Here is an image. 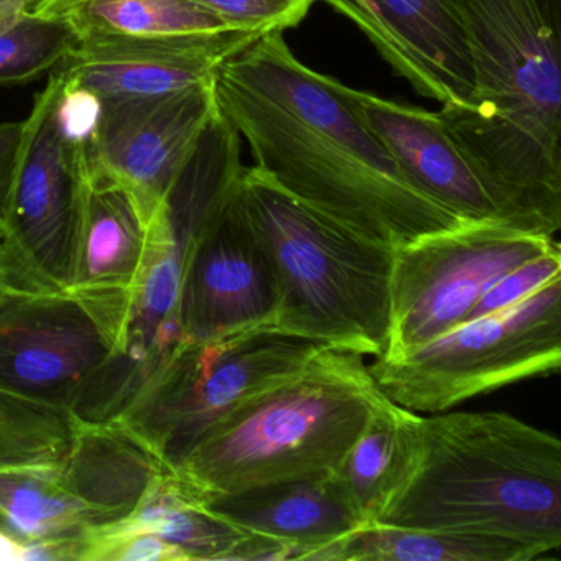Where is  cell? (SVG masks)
<instances>
[{
  "instance_id": "cell-20",
  "label": "cell",
  "mask_w": 561,
  "mask_h": 561,
  "mask_svg": "<svg viewBox=\"0 0 561 561\" xmlns=\"http://www.w3.org/2000/svg\"><path fill=\"white\" fill-rule=\"evenodd\" d=\"M106 527L159 535L182 548L190 561H267L274 550L271 541L209 512L170 471L157 479L127 517Z\"/></svg>"
},
{
  "instance_id": "cell-19",
  "label": "cell",
  "mask_w": 561,
  "mask_h": 561,
  "mask_svg": "<svg viewBox=\"0 0 561 561\" xmlns=\"http://www.w3.org/2000/svg\"><path fill=\"white\" fill-rule=\"evenodd\" d=\"M420 446V413L383 397L334 471L360 527L380 520L412 474Z\"/></svg>"
},
{
  "instance_id": "cell-12",
  "label": "cell",
  "mask_w": 561,
  "mask_h": 561,
  "mask_svg": "<svg viewBox=\"0 0 561 561\" xmlns=\"http://www.w3.org/2000/svg\"><path fill=\"white\" fill-rule=\"evenodd\" d=\"M101 103L91 159L129 193L149 228L218 114L213 80L176 93L110 98Z\"/></svg>"
},
{
  "instance_id": "cell-34",
  "label": "cell",
  "mask_w": 561,
  "mask_h": 561,
  "mask_svg": "<svg viewBox=\"0 0 561 561\" xmlns=\"http://www.w3.org/2000/svg\"><path fill=\"white\" fill-rule=\"evenodd\" d=\"M11 295V291L5 287L4 280H2V275H0V308L4 307L5 301H8Z\"/></svg>"
},
{
  "instance_id": "cell-18",
  "label": "cell",
  "mask_w": 561,
  "mask_h": 561,
  "mask_svg": "<svg viewBox=\"0 0 561 561\" xmlns=\"http://www.w3.org/2000/svg\"><path fill=\"white\" fill-rule=\"evenodd\" d=\"M71 425L70 449L61 459L65 478L93 515L94 528L116 524L142 502L169 469L117 426L75 420Z\"/></svg>"
},
{
  "instance_id": "cell-28",
  "label": "cell",
  "mask_w": 561,
  "mask_h": 561,
  "mask_svg": "<svg viewBox=\"0 0 561 561\" xmlns=\"http://www.w3.org/2000/svg\"><path fill=\"white\" fill-rule=\"evenodd\" d=\"M558 277H561V249L557 244L497 278L476 301L465 321L505 310Z\"/></svg>"
},
{
  "instance_id": "cell-6",
  "label": "cell",
  "mask_w": 561,
  "mask_h": 561,
  "mask_svg": "<svg viewBox=\"0 0 561 561\" xmlns=\"http://www.w3.org/2000/svg\"><path fill=\"white\" fill-rule=\"evenodd\" d=\"M561 366V277L505 310L465 321L397 356H377L370 376L393 402L442 413Z\"/></svg>"
},
{
  "instance_id": "cell-21",
  "label": "cell",
  "mask_w": 561,
  "mask_h": 561,
  "mask_svg": "<svg viewBox=\"0 0 561 561\" xmlns=\"http://www.w3.org/2000/svg\"><path fill=\"white\" fill-rule=\"evenodd\" d=\"M535 548L507 538L399 525H364L310 554V561H530Z\"/></svg>"
},
{
  "instance_id": "cell-5",
  "label": "cell",
  "mask_w": 561,
  "mask_h": 561,
  "mask_svg": "<svg viewBox=\"0 0 561 561\" xmlns=\"http://www.w3.org/2000/svg\"><path fill=\"white\" fill-rule=\"evenodd\" d=\"M239 195L277 275L267 331L380 356L389 343L393 252L364 241L244 167Z\"/></svg>"
},
{
  "instance_id": "cell-15",
  "label": "cell",
  "mask_w": 561,
  "mask_h": 561,
  "mask_svg": "<svg viewBox=\"0 0 561 561\" xmlns=\"http://www.w3.org/2000/svg\"><path fill=\"white\" fill-rule=\"evenodd\" d=\"M351 96L366 123L426 195L465 221L528 231L514 206L466 156L438 114L363 91L351 90Z\"/></svg>"
},
{
  "instance_id": "cell-30",
  "label": "cell",
  "mask_w": 561,
  "mask_h": 561,
  "mask_svg": "<svg viewBox=\"0 0 561 561\" xmlns=\"http://www.w3.org/2000/svg\"><path fill=\"white\" fill-rule=\"evenodd\" d=\"M24 139L25 121L0 124V239L4 236L11 213Z\"/></svg>"
},
{
  "instance_id": "cell-14",
  "label": "cell",
  "mask_w": 561,
  "mask_h": 561,
  "mask_svg": "<svg viewBox=\"0 0 561 561\" xmlns=\"http://www.w3.org/2000/svg\"><path fill=\"white\" fill-rule=\"evenodd\" d=\"M341 14L367 35L383 60L442 113L476 101L474 68L451 0H346Z\"/></svg>"
},
{
  "instance_id": "cell-8",
  "label": "cell",
  "mask_w": 561,
  "mask_h": 561,
  "mask_svg": "<svg viewBox=\"0 0 561 561\" xmlns=\"http://www.w3.org/2000/svg\"><path fill=\"white\" fill-rule=\"evenodd\" d=\"M129 291L14 295L0 308V393L70 415L119 346Z\"/></svg>"
},
{
  "instance_id": "cell-25",
  "label": "cell",
  "mask_w": 561,
  "mask_h": 561,
  "mask_svg": "<svg viewBox=\"0 0 561 561\" xmlns=\"http://www.w3.org/2000/svg\"><path fill=\"white\" fill-rule=\"evenodd\" d=\"M71 435L70 416L0 393V465L60 461Z\"/></svg>"
},
{
  "instance_id": "cell-26",
  "label": "cell",
  "mask_w": 561,
  "mask_h": 561,
  "mask_svg": "<svg viewBox=\"0 0 561 561\" xmlns=\"http://www.w3.org/2000/svg\"><path fill=\"white\" fill-rule=\"evenodd\" d=\"M80 561H190L188 554L150 531L91 528L81 535Z\"/></svg>"
},
{
  "instance_id": "cell-1",
  "label": "cell",
  "mask_w": 561,
  "mask_h": 561,
  "mask_svg": "<svg viewBox=\"0 0 561 561\" xmlns=\"http://www.w3.org/2000/svg\"><path fill=\"white\" fill-rule=\"evenodd\" d=\"M219 114L278 188L396 252L469 225L426 195L357 110L351 88L305 67L284 32L261 35L213 75Z\"/></svg>"
},
{
  "instance_id": "cell-9",
  "label": "cell",
  "mask_w": 561,
  "mask_h": 561,
  "mask_svg": "<svg viewBox=\"0 0 561 561\" xmlns=\"http://www.w3.org/2000/svg\"><path fill=\"white\" fill-rule=\"evenodd\" d=\"M64 75L54 70L25 119L24 152L0 239V275L14 295L70 290L81 219L80 147L58 127Z\"/></svg>"
},
{
  "instance_id": "cell-22",
  "label": "cell",
  "mask_w": 561,
  "mask_h": 561,
  "mask_svg": "<svg viewBox=\"0 0 561 561\" xmlns=\"http://www.w3.org/2000/svg\"><path fill=\"white\" fill-rule=\"evenodd\" d=\"M0 527L24 541L78 537L94 518L65 478L60 461L0 465Z\"/></svg>"
},
{
  "instance_id": "cell-2",
  "label": "cell",
  "mask_w": 561,
  "mask_h": 561,
  "mask_svg": "<svg viewBox=\"0 0 561 561\" xmlns=\"http://www.w3.org/2000/svg\"><path fill=\"white\" fill-rule=\"evenodd\" d=\"M474 68L466 113L436 111L528 231L561 228V0H451Z\"/></svg>"
},
{
  "instance_id": "cell-3",
  "label": "cell",
  "mask_w": 561,
  "mask_h": 561,
  "mask_svg": "<svg viewBox=\"0 0 561 561\" xmlns=\"http://www.w3.org/2000/svg\"><path fill=\"white\" fill-rule=\"evenodd\" d=\"M377 524L561 545V443L504 412L422 416L412 474Z\"/></svg>"
},
{
  "instance_id": "cell-23",
  "label": "cell",
  "mask_w": 561,
  "mask_h": 561,
  "mask_svg": "<svg viewBox=\"0 0 561 561\" xmlns=\"http://www.w3.org/2000/svg\"><path fill=\"white\" fill-rule=\"evenodd\" d=\"M51 15L65 19L80 38L88 34L160 37L236 31L193 0H67Z\"/></svg>"
},
{
  "instance_id": "cell-11",
  "label": "cell",
  "mask_w": 561,
  "mask_h": 561,
  "mask_svg": "<svg viewBox=\"0 0 561 561\" xmlns=\"http://www.w3.org/2000/svg\"><path fill=\"white\" fill-rule=\"evenodd\" d=\"M278 300L274 264L245 213L238 183L186 261L179 305L183 340L267 331Z\"/></svg>"
},
{
  "instance_id": "cell-33",
  "label": "cell",
  "mask_w": 561,
  "mask_h": 561,
  "mask_svg": "<svg viewBox=\"0 0 561 561\" xmlns=\"http://www.w3.org/2000/svg\"><path fill=\"white\" fill-rule=\"evenodd\" d=\"M67 0H24L25 12L34 15H51L57 12Z\"/></svg>"
},
{
  "instance_id": "cell-7",
  "label": "cell",
  "mask_w": 561,
  "mask_h": 561,
  "mask_svg": "<svg viewBox=\"0 0 561 561\" xmlns=\"http://www.w3.org/2000/svg\"><path fill=\"white\" fill-rule=\"evenodd\" d=\"M323 347L261 330L185 343L111 425L170 469L206 430L304 369Z\"/></svg>"
},
{
  "instance_id": "cell-17",
  "label": "cell",
  "mask_w": 561,
  "mask_h": 561,
  "mask_svg": "<svg viewBox=\"0 0 561 561\" xmlns=\"http://www.w3.org/2000/svg\"><path fill=\"white\" fill-rule=\"evenodd\" d=\"M81 219L75 291H129L142 264L147 222L129 193L80 147Z\"/></svg>"
},
{
  "instance_id": "cell-31",
  "label": "cell",
  "mask_w": 561,
  "mask_h": 561,
  "mask_svg": "<svg viewBox=\"0 0 561 561\" xmlns=\"http://www.w3.org/2000/svg\"><path fill=\"white\" fill-rule=\"evenodd\" d=\"M25 541L0 527V561H24Z\"/></svg>"
},
{
  "instance_id": "cell-32",
  "label": "cell",
  "mask_w": 561,
  "mask_h": 561,
  "mask_svg": "<svg viewBox=\"0 0 561 561\" xmlns=\"http://www.w3.org/2000/svg\"><path fill=\"white\" fill-rule=\"evenodd\" d=\"M24 0H0V32L12 27L19 19L24 18Z\"/></svg>"
},
{
  "instance_id": "cell-29",
  "label": "cell",
  "mask_w": 561,
  "mask_h": 561,
  "mask_svg": "<svg viewBox=\"0 0 561 561\" xmlns=\"http://www.w3.org/2000/svg\"><path fill=\"white\" fill-rule=\"evenodd\" d=\"M101 110L103 103L96 94L64 77L55 113L61 136L70 146H91L100 124Z\"/></svg>"
},
{
  "instance_id": "cell-27",
  "label": "cell",
  "mask_w": 561,
  "mask_h": 561,
  "mask_svg": "<svg viewBox=\"0 0 561 561\" xmlns=\"http://www.w3.org/2000/svg\"><path fill=\"white\" fill-rule=\"evenodd\" d=\"M236 31L267 34L297 27L317 0H193Z\"/></svg>"
},
{
  "instance_id": "cell-13",
  "label": "cell",
  "mask_w": 561,
  "mask_h": 561,
  "mask_svg": "<svg viewBox=\"0 0 561 561\" xmlns=\"http://www.w3.org/2000/svg\"><path fill=\"white\" fill-rule=\"evenodd\" d=\"M261 35L248 31L160 37L88 34L55 70L101 101L176 93L209 83L222 61Z\"/></svg>"
},
{
  "instance_id": "cell-10",
  "label": "cell",
  "mask_w": 561,
  "mask_h": 561,
  "mask_svg": "<svg viewBox=\"0 0 561 561\" xmlns=\"http://www.w3.org/2000/svg\"><path fill=\"white\" fill-rule=\"evenodd\" d=\"M557 244L553 236L469 222L397 249L389 343L380 356L405 353L458 327L497 278Z\"/></svg>"
},
{
  "instance_id": "cell-4",
  "label": "cell",
  "mask_w": 561,
  "mask_h": 561,
  "mask_svg": "<svg viewBox=\"0 0 561 561\" xmlns=\"http://www.w3.org/2000/svg\"><path fill=\"white\" fill-rule=\"evenodd\" d=\"M383 397L364 356L323 347L206 430L169 471L199 499L333 474Z\"/></svg>"
},
{
  "instance_id": "cell-16",
  "label": "cell",
  "mask_w": 561,
  "mask_h": 561,
  "mask_svg": "<svg viewBox=\"0 0 561 561\" xmlns=\"http://www.w3.org/2000/svg\"><path fill=\"white\" fill-rule=\"evenodd\" d=\"M199 501L232 527L287 548L290 560H308L324 545L360 527L334 472Z\"/></svg>"
},
{
  "instance_id": "cell-24",
  "label": "cell",
  "mask_w": 561,
  "mask_h": 561,
  "mask_svg": "<svg viewBox=\"0 0 561 561\" xmlns=\"http://www.w3.org/2000/svg\"><path fill=\"white\" fill-rule=\"evenodd\" d=\"M80 44L65 19L25 14L0 32V88L24 87L54 71Z\"/></svg>"
}]
</instances>
